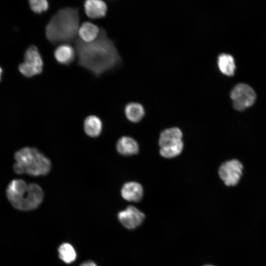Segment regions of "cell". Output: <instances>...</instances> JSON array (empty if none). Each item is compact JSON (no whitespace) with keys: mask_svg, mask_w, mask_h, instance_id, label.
<instances>
[{"mask_svg":"<svg viewBox=\"0 0 266 266\" xmlns=\"http://www.w3.org/2000/svg\"><path fill=\"white\" fill-rule=\"evenodd\" d=\"M74 49L78 65L96 77L114 69L121 63L114 42L102 28L92 42H85L77 38L74 41Z\"/></svg>","mask_w":266,"mask_h":266,"instance_id":"1","label":"cell"},{"mask_svg":"<svg viewBox=\"0 0 266 266\" xmlns=\"http://www.w3.org/2000/svg\"><path fill=\"white\" fill-rule=\"evenodd\" d=\"M80 16L77 8L60 9L50 18L45 27V35L53 44H68L77 38Z\"/></svg>","mask_w":266,"mask_h":266,"instance_id":"2","label":"cell"},{"mask_svg":"<svg viewBox=\"0 0 266 266\" xmlns=\"http://www.w3.org/2000/svg\"><path fill=\"white\" fill-rule=\"evenodd\" d=\"M6 196L15 208L29 211L36 208L42 202L43 192L37 184H27L22 179H14L8 184Z\"/></svg>","mask_w":266,"mask_h":266,"instance_id":"3","label":"cell"},{"mask_svg":"<svg viewBox=\"0 0 266 266\" xmlns=\"http://www.w3.org/2000/svg\"><path fill=\"white\" fill-rule=\"evenodd\" d=\"M14 159L16 162L13 169L17 174L45 175L51 169L49 159L34 148L24 147L20 149L15 153Z\"/></svg>","mask_w":266,"mask_h":266,"instance_id":"4","label":"cell"},{"mask_svg":"<svg viewBox=\"0 0 266 266\" xmlns=\"http://www.w3.org/2000/svg\"><path fill=\"white\" fill-rule=\"evenodd\" d=\"M24 61L19 66V71L25 76L31 77L40 74L43 70L42 56L34 45L30 46L24 55Z\"/></svg>","mask_w":266,"mask_h":266,"instance_id":"5","label":"cell"},{"mask_svg":"<svg viewBox=\"0 0 266 266\" xmlns=\"http://www.w3.org/2000/svg\"><path fill=\"white\" fill-rule=\"evenodd\" d=\"M230 96L234 108L242 111L253 104L256 100V94L249 85L240 83L236 85L232 90Z\"/></svg>","mask_w":266,"mask_h":266,"instance_id":"6","label":"cell"},{"mask_svg":"<svg viewBox=\"0 0 266 266\" xmlns=\"http://www.w3.org/2000/svg\"><path fill=\"white\" fill-rule=\"evenodd\" d=\"M243 166L237 160L223 163L219 168V175L226 185L233 186L239 182L242 174Z\"/></svg>","mask_w":266,"mask_h":266,"instance_id":"7","label":"cell"},{"mask_svg":"<svg viewBox=\"0 0 266 266\" xmlns=\"http://www.w3.org/2000/svg\"><path fill=\"white\" fill-rule=\"evenodd\" d=\"M118 218L125 228L133 230L136 229L142 223L145 215L137 208L130 205L118 213Z\"/></svg>","mask_w":266,"mask_h":266,"instance_id":"8","label":"cell"},{"mask_svg":"<svg viewBox=\"0 0 266 266\" xmlns=\"http://www.w3.org/2000/svg\"><path fill=\"white\" fill-rule=\"evenodd\" d=\"M84 7L86 15L91 19H99L104 17L107 13V5L102 0H86L84 2Z\"/></svg>","mask_w":266,"mask_h":266,"instance_id":"9","label":"cell"},{"mask_svg":"<svg viewBox=\"0 0 266 266\" xmlns=\"http://www.w3.org/2000/svg\"><path fill=\"white\" fill-rule=\"evenodd\" d=\"M121 196L125 200L138 202L143 197V190L142 186L136 182H129L124 184L121 191Z\"/></svg>","mask_w":266,"mask_h":266,"instance_id":"10","label":"cell"},{"mask_svg":"<svg viewBox=\"0 0 266 266\" xmlns=\"http://www.w3.org/2000/svg\"><path fill=\"white\" fill-rule=\"evenodd\" d=\"M76 52L75 49L69 44H61L55 50L54 57L60 64L68 65L74 60Z\"/></svg>","mask_w":266,"mask_h":266,"instance_id":"11","label":"cell"},{"mask_svg":"<svg viewBox=\"0 0 266 266\" xmlns=\"http://www.w3.org/2000/svg\"><path fill=\"white\" fill-rule=\"evenodd\" d=\"M116 149L119 153L124 156L136 154L139 151L137 142L129 136H123L119 138L116 144Z\"/></svg>","mask_w":266,"mask_h":266,"instance_id":"12","label":"cell"},{"mask_svg":"<svg viewBox=\"0 0 266 266\" xmlns=\"http://www.w3.org/2000/svg\"><path fill=\"white\" fill-rule=\"evenodd\" d=\"M100 29L90 22L83 23L79 28L78 35L85 42H91L98 36Z\"/></svg>","mask_w":266,"mask_h":266,"instance_id":"13","label":"cell"},{"mask_svg":"<svg viewBox=\"0 0 266 266\" xmlns=\"http://www.w3.org/2000/svg\"><path fill=\"white\" fill-rule=\"evenodd\" d=\"M182 133L178 128H170L163 131L160 135L159 146L162 147L182 140Z\"/></svg>","mask_w":266,"mask_h":266,"instance_id":"14","label":"cell"},{"mask_svg":"<svg viewBox=\"0 0 266 266\" xmlns=\"http://www.w3.org/2000/svg\"><path fill=\"white\" fill-rule=\"evenodd\" d=\"M84 128L86 133L90 137L98 136L102 130L100 119L95 115L88 116L84 120Z\"/></svg>","mask_w":266,"mask_h":266,"instance_id":"15","label":"cell"},{"mask_svg":"<svg viewBox=\"0 0 266 266\" xmlns=\"http://www.w3.org/2000/svg\"><path fill=\"white\" fill-rule=\"evenodd\" d=\"M217 64L220 71L227 76L234 74L235 66L234 59L230 54L222 53L219 55Z\"/></svg>","mask_w":266,"mask_h":266,"instance_id":"16","label":"cell"},{"mask_svg":"<svg viewBox=\"0 0 266 266\" xmlns=\"http://www.w3.org/2000/svg\"><path fill=\"white\" fill-rule=\"evenodd\" d=\"M125 113L129 120L136 123L142 119L145 114V111L141 104L137 102H130L126 105Z\"/></svg>","mask_w":266,"mask_h":266,"instance_id":"17","label":"cell"},{"mask_svg":"<svg viewBox=\"0 0 266 266\" xmlns=\"http://www.w3.org/2000/svg\"><path fill=\"white\" fill-rule=\"evenodd\" d=\"M59 256L66 264L73 262L76 258V253L73 247L69 243H64L58 248Z\"/></svg>","mask_w":266,"mask_h":266,"instance_id":"18","label":"cell"},{"mask_svg":"<svg viewBox=\"0 0 266 266\" xmlns=\"http://www.w3.org/2000/svg\"><path fill=\"white\" fill-rule=\"evenodd\" d=\"M183 148L182 140L160 147L161 156L166 158H171L179 155Z\"/></svg>","mask_w":266,"mask_h":266,"instance_id":"19","label":"cell"},{"mask_svg":"<svg viewBox=\"0 0 266 266\" xmlns=\"http://www.w3.org/2000/svg\"><path fill=\"white\" fill-rule=\"evenodd\" d=\"M29 4L32 10L37 14L45 12L49 8L48 2L45 0H31Z\"/></svg>","mask_w":266,"mask_h":266,"instance_id":"20","label":"cell"},{"mask_svg":"<svg viewBox=\"0 0 266 266\" xmlns=\"http://www.w3.org/2000/svg\"><path fill=\"white\" fill-rule=\"evenodd\" d=\"M80 266H97L93 262L87 261L82 264Z\"/></svg>","mask_w":266,"mask_h":266,"instance_id":"21","label":"cell"},{"mask_svg":"<svg viewBox=\"0 0 266 266\" xmlns=\"http://www.w3.org/2000/svg\"><path fill=\"white\" fill-rule=\"evenodd\" d=\"M2 72V70L1 68L0 67V80L1 79Z\"/></svg>","mask_w":266,"mask_h":266,"instance_id":"22","label":"cell"},{"mask_svg":"<svg viewBox=\"0 0 266 266\" xmlns=\"http://www.w3.org/2000/svg\"><path fill=\"white\" fill-rule=\"evenodd\" d=\"M214 266L210 265H205V266Z\"/></svg>","mask_w":266,"mask_h":266,"instance_id":"23","label":"cell"}]
</instances>
